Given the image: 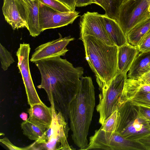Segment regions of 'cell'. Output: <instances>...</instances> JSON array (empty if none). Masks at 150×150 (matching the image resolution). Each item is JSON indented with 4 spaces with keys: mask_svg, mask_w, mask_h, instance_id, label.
Listing matches in <instances>:
<instances>
[{
    "mask_svg": "<svg viewBox=\"0 0 150 150\" xmlns=\"http://www.w3.org/2000/svg\"><path fill=\"white\" fill-rule=\"evenodd\" d=\"M34 63L41 76V83L38 88L45 90L51 107L57 112L61 113L67 122L69 106L78 92L83 68L75 67L60 57L44 59Z\"/></svg>",
    "mask_w": 150,
    "mask_h": 150,
    "instance_id": "obj_1",
    "label": "cell"
},
{
    "mask_svg": "<svg viewBox=\"0 0 150 150\" xmlns=\"http://www.w3.org/2000/svg\"><path fill=\"white\" fill-rule=\"evenodd\" d=\"M80 80L78 92L69 106L68 116L73 141L80 150H85L95 106V91L91 77L82 76Z\"/></svg>",
    "mask_w": 150,
    "mask_h": 150,
    "instance_id": "obj_2",
    "label": "cell"
},
{
    "mask_svg": "<svg viewBox=\"0 0 150 150\" xmlns=\"http://www.w3.org/2000/svg\"><path fill=\"white\" fill-rule=\"evenodd\" d=\"M79 39L83 42L86 59L95 74L99 89L103 93L117 74L118 47L108 45L89 35Z\"/></svg>",
    "mask_w": 150,
    "mask_h": 150,
    "instance_id": "obj_3",
    "label": "cell"
},
{
    "mask_svg": "<svg viewBox=\"0 0 150 150\" xmlns=\"http://www.w3.org/2000/svg\"><path fill=\"white\" fill-rule=\"evenodd\" d=\"M117 124L115 132L127 139L138 140L150 134V126L140 114L138 106L127 101L117 107Z\"/></svg>",
    "mask_w": 150,
    "mask_h": 150,
    "instance_id": "obj_4",
    "label": "cell"
},
{
    "mask_svg": "<svg viewBox=\"0 0 150 150\" xmlns=\"http://www.w3.org/2000/svg\"><path fill=\"white\" fill-rule=\"evenodd\" d=\"M52 111L51 124L41 138L35 141V149H75L69 145L67 141L69 130L67 122L61 113L57 112L53 109Z\"/></svg>",
    "mask_w": 150,
    "mask_h": 150,
    "instance_id": "obj_5",
    "label": "cell"
},
{
    "mask_svg": "<svg viewBox=\"0 0 150 150\" xmlns=\"http://www.w3.org/2000/svg\"><path fill=\"white\" fill-rule=\"evenodd\" d=\"M146 150L138 141L127 139L116 132H109L100 128L90 137L88 150Z\"/></svg>",
    "mask_w": 150,
    "mask_h": 150,
    "instance_id": "obj_6",
    "label": "cell"
},
{
    "mask_svg": "<svg viewBox=\"0 0 150 150\" xmlns=\"http://www.w3.org/2000/svg\"><path fill=\"white\" fill-rule=\"evenodd\" d=\"M150 0H123L116 20L124 34L150 17L148 8Z\"/></svg>",
    "mask_w": 150,
    "mask_h": 150,
    "instance_id": "obj_7",
    "label": "cell"
},
{
    "mask_svg": "<svg viewBox=\"0 0 150 150\" xmlns=\"http://www.w3.org/2000/svg\"><path fill=\"white\" fill-rule=\"evenodd\" d=\"M127 73L117 72L107 89L99 95V102L96 110L100 115L99 123L102 125L105 120L115 111L121 98Z\"/></svg>",
    "mask_w": 150,
    "mask_h": 150,
    "instance_id": "obj_8",
    "label": "cell"
},
{
    "mask_svg": "<svg viewBox=\"0 0 150 150\" xmlns=\"http://www.w3.org/2000/svg\"><path fill=\"white\" fill-rule=\"evenodd\" d=\"M30 49L29 44L21 43L16 53L18 60L17 67L22 76L28 104L30 106L42 103L36 91L31 75L29 62Z\"/></svg>",
    "mask_w": 150,
    "mask_h": 150,
    "instance_id": "obj_9",
    "label": "cell"
},
{
    "mask_svg": "<svg viewBox=\"0 0 150 150\" xmlns=\"http://www.w3.org/2000/svg\"><path fill=\"white\" fill-rule=\"evenodd\" d=\"M75 11L61 12L40 2L39 22L41 32L50 29L63 27L72 24L79 16Z\"/></svg>",
    "mask_w": 150,
    "mask_h": 150,
    "instance_id": "obj_10",
    "label": "cell"
},
{
    "mask_svg": "<svg viewBox=\"0 0 150 150\" xmlns=\"http://www.w3.org/2000/svg\"><path fill=\"white\" fill-rule=\"evenodd\" d=\"M79 25V38L89 35L108 45H115L108 36L101 20L100 14L98 12L88 11L84 13L81 17Z\"/></svg>",
    "mask_w": 150,
    "mask_h": 150,
    "instance_id": "obj_11",
    "label": "cell"
},
{
    "mask_svg": "<svg viewBox=\"0 0 150 150\" xmlns=\"http://www.w3.org/2000/svg\"><path fill=\"white\" fill-rule=\"evenodd\" d=\"M59 35L58 38L37 47L30 61L34 63L35 61L44 59L64 56L69 50L67 48V46L74 38L70 35L63 38L59 33Z\"/></svg>",
    "mask_w": 150,
    "mask_h": 150,
    "instance_id": "obj_12",
    "label": "cell"
},
{
    "mask_svg": "<svg viewBox=\"0 0 150 150\" xmlns=\"http://www.w3.org/2000/svg\"><path fill=\"white\" fill-rule=\"evenodd\" d=\"M2 12L13 30L27 28L24 7L20 0H4Z\"/></svg>",
    "mask_w": 150,
    "mask_h": 150,
    "instance_id": "obj_13",
    "label": "cell"
},
{
    "mask_svg": "<svg viewBox=\"0 0 150 150\" xmlns=\"http://www.w3.org/2000/svg\"><path fill=\"white\" fill-rule=\"evenodd\" d=\"M28 120L45 131L51 125L53 118V111L43 103L30 106L28 110Z\"/></svg>",
    "mask_w": 150,
    "mask_h": 150,
    "instance_id": "obj_14",
    "label": "cell"
},
{
    "mask_svg": "<svg viewBox=\"0 0 150 150\" xmlns=\"http://www.w3.org/2000/svg\"><path fill=\"white\" fill-rule=\"evenodd\" d=\"M20 0L25 9L27 28L31 36L36 37L41 32L39 22L40 2L38 0Z\"/></svg>",
    "mask_w": 150,
    "mask_h": 150,
    "instance_id": "obj_15",
    "label": "cell"
},
{
    "mask_svg": "<svg viewBox=\"0 0 150 150\" xmlns=\"http://www.w3.org/2000/svg\"><path fill=\"white\" fill-rule=\"evenodd\" d=\"M140 52L138 46H133L128 42L118 47L117 71L127 74L134 59Z\"/></svg>",
    "mask_w": 150,
    "mask_h": 150,
    "instance_id": "obj_16",
    "label": "cell"
},
{
    "mask_svg": "<svg viewBox=\"0 0 150 150\" xmlns=\"http://www.w3.org/2000/svg\"><path fill=\"white\" fill-rule=\"evenodd\" d=\"M100 17L108 36L115 45L119 47L128 42L125 35L116 20L105 14H100Z\"/></svg>",
    "mask_w": 150,
    "mask_h": 150,
    "instance_id": "obj_17",
    "label": "cell"
},
{
    "mask_svg": "<svg viewBox=\"0 0 150 150\" xmlns=\"http://www.w3.org/2000/svg\"><path fill=\"white\" fill-rule=\"evenodd\" d=\"M150 71V52H140L134 59L127 74V78L138 79Z\"/></svg>",
    "mask_w": 150,
    "mask_h": 150,
    "instance_id": "obj_18",
    "label": "cell"
},
{
    "mask_svg": "<svg viewBox=\"0 0 150 150\" xmlns=\"http://www.w3.org/2000/svg\"><path fill=\"white\" fill-rule=\"evenodd\" d=\"M150 30V17L138 24L126 34L127 42L134 46H138Z\"/></svg>",
    "mask_w": 150,
    "mask_h": 150,
    "instance_id": "obj_19",
    "label": "cell"
},
{
    "mask_svg": "<svg viewBox=\"0 0 150 150\" xmlns=\"http://www.w3.org/2000/svg\"><path fill=\"white\" fill-rule=\"evenodd\" d=\"M21 126L23 134L30 139L35 142L41 138L45 132L28 120L22 122Z\"/></svg>",
    "mask_w": 150,
    "mask_h": 150,
    "instance_id": "obj_20",
    "label": "cell"
},
{
    "mask_svg": "<svg viewBox=\"0 0 150 150\" xmlns=\"http://www.w3.org/2000/svg\"><path fill=\"white\" fill-rule=\"evenodd\" d=\"M105 14L109 17L116 20L120 6L123 0H103Z\"/></svg>",
    "mask_w": 150,
    "mask_h": 150,
    "instance_id": "obj_21",
    "label": "cell"
},
{
    "mask_svg": "<svg viewBox=\"0 0 150 150\" xmlns=\"http://www.w3.org/2000/svg\"><path fill=\"white\" fill-rule=\"evenodd\" d=\"M128 100L134 105L150 108V93H137Z\"/></svg>",
    "mask_w": 150,
    "mask_h": 150,
    "instance_id": "obj_22",
    "label": "cell"
},
{
    "mask_svg": "<svg viewBox=\"0 0 150 150\" xmlns=\"http://www.w3.org/2000/svg\"><path fill=\"white\" fill-rule=\"evenodd\" d=\"M118 116L117 109L106 119L100 128L105 132H115L117 128Z\"/></svg>",
    "mask_w": 150,
    "mask_h": 150,
    "instance_id": "obj_23",
    "label": "cell"
},
{
    "mask_svg": "<svg viewBox=\"0 0 150 150\" xmlns=\"http://www.w3.org/2000/svg\"><path fill=\"white\" fill-rule=\"evenodd\" d=\"M0 59L1 67L4 71L6 70L15 61L11 53L0 43Z\"/></svg>",
    "mask_w": 150,
    "mask_h": 150,
    "instance_id": "obj_24",
    "label": "cell"
},
{
    "mask_svg": "<svg viewBox=\"0 0 150 150\" xmlns=\"http://www.w3.org/2000/svg\"><path fill=\"white\" fill-rule=\"evenodd\" d=\"M38 0L40 3L59 12H64L71 11L67 6L58 0Z\"/></svg>",
    "mask_w": 150,
    "mask_h": 150,
    "instance_id": "obj_25",
    "label": "cell"
},
{
    "mask_svg": "<svg viewBox=\"0 0 150 150\" xmlns=\"http://www.w3.org/2000/svg\"><path fill=\"white\" fill-rule=\"evenodd\" d=\"M138 46L140 52H150V30Z\"/></svg>",
    "mask_w": 150,
    "mask_h": 150,
    "instance_id": "obj_26",
    "label": "cell"
},
{
    "mask_svg": "<svg viewBox=\"0 0 150 150\" xmlns=\"http://www.w3.org/2000/svg\"><path fill=\"white\" fill-rule=\"evenodd\" d=\"M0 142L10 150H30L29 146L21 148L17 147L13 144L6 137L0 139Z\"/></svg>",
    "mask_w": 150,
    "mask_h": 150,
    "instance_id": "obj_27",
    "label": "cell"
},
{
    "mask_svg": "<svg viewBox=\"0 0 150 150\" xmlns=\"http://www.w3.org/2000/svg\"><path fill=\"white\" fill-rule=\"evenodd\" d=\"M138 106L139 112L141 116L147 121L150 122V108Z\"/></svg>",
    "mask_w": 150,
    "mask_h": 150,
    "instance_id": "obj_28",
    "label": "cell"
},
{
    "mask_svg": "<svg viewBox=\"0 0 150 150\" xmlns=\"http://www.w3.org/2000/svg\"><path fill=\"white\" fill-rule=\"evenodd\" d=\"M137 80L141 84L150 85V71L143 74Z\"/></svg>",
    "mask_w": 150,
    "mask_h": 150,
    "instance_id": "obj_29",
    "label": "cell"
},
{
    "mask_svg": "<svg viewBox=\"0 0 150 150\" xmlns=\"http://www.w3.org/2000/svg\"><path fill=\"white\" fill-rule=\"evenodd\" d=\"M137 141L144 146L146 150H150V134Z\"/></svg>",
    "mask_w": 150,
    "mask_h": 150,
    "instance_id": "obj_30",
    "label": "cell"
},
{
    "mask_svg": "<svg viewBox=\"0 0 150 150\" xmlns=\"http://www.w3.org/2000/svg\"><path fill=\"white\" fill-rule=\"evenodd\" d=\"M67 6L71 11H74L76 8L75 0H58Z\"/></svg>",
    "mask_w": 150,
    "mask_h": 150,
    "instance_id": "obj_31",
    "label": "cell"
},
{
    "mask_svg": "<svg viewBox=\"0 0 150 150\" xmlns=\"http://www.w3.org/2000/svg\"><path fill=\"white\" fill-rule=\"evenodd\" d=\"M76 7L85 6L93 4L91 0H75Z\"/></svg>",
    "mask_w": 150,
    "mask_h": 150,
    "instance_id": "obj_32",
    "label": "cell"
},
{
    "mask_svg": "<svg viewBox=\"0 0 150 150\" xmlns=\"http://www.w3.org/2000/svg\"><path fill=\"white\" fill-rule=\"evenodd\" d=\"M93 4H95L101 7L104 10L105 9V6L103 0H91Z\"/></svg>",
    "mask_w": 150,
    "mask_h": 150,
    "instance_id": "obj_33",
    "label": "cell"
},
{
    "mask_svg": "<svg viewBox=\"0 0 150 150\" xmlns=\"http://www.w3.org/2000/svg\"><path fill=\"white\" fill-rule=\"evenodd\" d=\"M20 117L23 121L27 120L28 118V114L24 112H22L20 115Z\"/></svg>",
    "mask_w": 150,
    "mask_h": 150,
    "instance_id": "obj_34",
    "label": "cell"
},
{
    "mask_svg": "<svg viewBox=\"0 0 150 150\" xmlns=\"http://www.w3.org/2000/svg\"><path fill=\"white\" fill-rule=\"evenodd\" d=\"M148 10L149 12H150V3H149V6L148 8Z\"/></svg>",
    "mask_w": 150,
    "mask_h": 150,
    "instance_id": "obj_35",
    "label": "cell"
},
{
    "mask_svg": "<svg viewBox=\"0 0 150 150\" xmlns=\"http://www.w3.org/2000/svg\"><path fill=\"white\" fill-rule=\"evenodd\" d=\"M149 122V124L150 126V122Z\"/></svg>",
    "mask_w": 150,
    "mask_h": 150,
    "instance_id": "obj_36",
    "label": "cell"
}]
</instances>
